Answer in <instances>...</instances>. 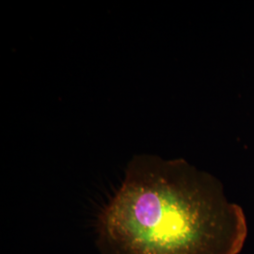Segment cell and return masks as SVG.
<instances>
[{"instance_id": "1", "label": "cell", "mask_w": 254, "mask_h": 254, "mask_svg": "<svg viewBox=\"0 0 254 254\" xmlns=\"http://www.w3.org/2000/svg\"><path fill=\"white\" fill-rule=\"evenodd\" d=\"M249 225L211 173L184 159L135 157L97 222L101 254H240Z\"/></svg>"}]
</instances>
